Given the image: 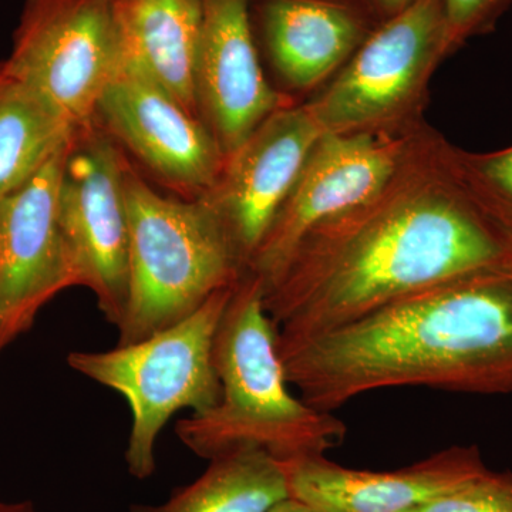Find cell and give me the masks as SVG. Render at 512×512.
<instances>
[{
  "instance_id": "1",
  "label": "cell",
  "mask_w": 512,
  "mask_h": 512,
  "mask_svg": "<svg viewBox=\"0 0 512 512\" xmlns=\"http://www.w3.org/2000/svg\"><path fill=\"white\" fill-rule=\"evenodd\" d=\"M370 205L312 231L264 289L279 340L312 338L417 293L512 269V235L480 204L436 194Z\"/></svg>"
},
{
  "instance_id": "2",
  "label": "cell",
  "mask_w": 512,
  "mask_h": 512,
  "mask_svg": "<svg viewBox=\"0 0 512 512\" xmlns=\"http://www.w3.org/2000/svg\"><path fill=\"white\" fill-rule=\"evenodd\" d=\"M286 379L333 413L392 387L512 392V269L390 303L312 338L279 340Z\"/></svg>"
},
{
  "instance_id": "3",
  "label": "cell",
  "mask_w": 512,
  "mask_h": 512,
  "mask_svg": "<svg viewBox=\"0 0 512 512\" xmlns=\"http://www.w3.org/2000/svg\"><path fill=\"white\" fill-rule=\"evenodd\" d=\"M221 397L212 409L178 421L175 434L195 456L255 447L278 460L325 454L346 436L333 413L313 409L289 390L278 328L266 312L264 285L251 271L239 279L214 342Z\"/></svg>"
},
{
  "instance_id": "4",
  "label": "cell",
  "mask_w": 512,
  "mask_h": 512,
  "mask_svg": "<svg viewBox=\"0 0 512 512\" xmlns=\"http://www.w3.org/2000/svg\"><path fill=\"white\" fill-rule=\"evenodd\" d=\"M124 187L130 278L117 345L180 322L248 272L220 217L200 198L164 197L128 165Z\"/></svg>"
},
{
  "instance_id": "5",
  "label": "cell",
  "mask_w": 512,
  "mask_h": 512,
  "mask_svg": "<svg viewBox=\"0 0 512 512\" xmlns=\"http://www.w3.org/2000/svg\"><path fill=\"white\" fill-rule=\"evenodd\" d=\"M232 291L214 293L187 318L140 342L67 356L74 372L126 399L131 430L124 460L137 480L156 471L157 440L174 414L207 412L220 400L214 342Z\"/></svg>"
},
{
  "instance_id": "6",
  "label": "cell",
  "mask_w": 512,
  "mask_h": 512,
  "mask_svg": "<svg viewBox=\"0 0 512 512\" xmlns=\"http://www.w3.org/2000/svg\"><path fill=\"white\" fill-rule=\"evenodd\" d=\"M121 63L113 0H28L3 62L79 128Z\"/></svg>"
},
{
  "instance_id": "7",
  "label": "cell",
  "mask_w": 512,
  "mask_h": 512,
  "mask_svg": "<svg viewBox=\"0 0 512 512\" xmlns=\"http://www.w3.org/2000/svg\"><path fill=\"white\" fill-rule=\"evenodd\" d=\"M127 164L113 138L79 128L59 190V221L79 286L90 289L104 319L119 326L128 301Z\"/></svg>"
},
{
  "instance_id": "8",
  "label": "cell",
  "mask_w": 512,
  "mask_h": 512,
  "mask_svg": "<svg viewBox=\"0 0 512 512\" xmlns=\"http://www.w3.org/2000/svg\"><path fill=\"white\" fill-rule=\"evenodd\" d=\"M70 146L0 198V353L32 329L46 303L79 286L59 221L60 181Z\"/></svg>"
},
{
  "instance_id": "9",
  "label": "cell",
  "mask_w": 512,
  "mask_h": 512,
  "mask_svg": "<svg viewBox=\"0 0 512 512\" xmlns=\"http://www.w3.org/2000/svg\"><path fill=\"white\" fill-rule=\"evenodd\" d=\"M394 168L392 148L367 134L323 133L248 271L268 288L312 231L373 204Z\"/></svg>"
},
{
  "instance_id": "10",
  "label": "cell",
  "mask_w": 512,
  "mask_h": 512,
  "mask_svg": "<svg viewBox=\"0 0 512 512\" xmlns=\"http://www.w3.org/2000/svg\"><path fill=\"white\" fill-rule=\"evenodd\" d=\"M447 49L441 0H413L367 37L309 110L323 133H348L383 119L409 99L434 57Z\"/></svg>"
},
{
  "instance_id": "11",
  "label": "cell",
  "mask_w": 512,
  "mask_h": 512,
  "mask_svg": "<svg viewBox=\"0 0 512 512\" xmlns=\"http://www.w3.org/2000/svg\"><path fill=\"white\" fill-rule=\"evenodd\" d=\"M322 134L308 106L275 111L225 157L218 180L198 197L220 217L247 266Z\"/></svg>"
},
{
  "instance_id": "12",
  "label": "cell",
  "mask_w": 512,
  "mask_h": 512,
  "mask_svg": "<svg viewBox=\"0 0 512 512\" xmlns=\"http://www.w3.org/2000/svg\"><path fill=\"white\" fill-rule=\"evenodd\" d=\"M96 120L171 187L198 198L220 177L225 154L210 128L127 64L101 94Z\"/></svg>"
},
{
  "instance_id": "13",
  "label": "cell",
  "mask_w": 512,
  "mask_h": 512,
  "mask_svg": "<svg viewBox=\"0 0 512 512\" xmlns=\"http://www.w3.org/2000/svg\"><path fill=\"white\" fill-rule=\"evenodd\" d=\"M198 47V110L225 157L262 121L282 109V97L269 86L256 55L249 0H201Z\"/></svg>"
},
{
  "instance_id": "14",
  "label": "cell",
  "mask_w": 512,
  "mask_h": 512,
  "mask_svg": "<svg viewBox=\"0 0 512 512\" xmlns=\"http://www.w3.org/2000/svg\"><path fill=\"white\" fill-rule=\"evenodd\" d=\"M289 495L316 512H409L487 470L480 448L453 446L392 471L356 470L325 454L282 461Z\"/></svg>"
},
{
  "instance_id": "15",
  "label": "cell",
  "mask_w": 512,
  "mask_h": 512,
  "mask_svg": "<svg viewBox=\"0 0 512 512\" xmlns=\"http://www.w3.org/2000/svg\"><path fill=\"white\" fill-rule=\"evenodd\" d=\"M123 64L197 116L201 0H113Z\"/></svg>"
},
{
  "instance_id": "16",
  "label": "cell",
  "mask_w": 512,
  "mask_h": 512,
  "mask_svg": "<svg viewBox=\"0 0 512 512\" xmlns=\"http://www.w3.org/2000/svg\"><path fill=\"white\" fill-rule=\"evenodd\" d=\"M262 22L276 69L302 89L329 76L363 36L355 12L329 0H269Z\"/></svg>"
},
{
  "instance_id": "17",
  "label": "cell",
  "mask_w": 512,
  "mask_h": 512,
  "mask_svg": "<svg viewBox=\"0 0 512 512\" xmlns=\"http://www.w3.org/2000/svg\"><path fill=\"white\" fill-rule=\"evenodd\" d=\"M288 497L282 461L261 448L242 447L211 458L197 480L164 503L137 504L128 512H266Z\"/></svg>"
},
{
  "instance_id": "18",
  "label": "cell",
  "mask_w": 512,
  "mask_h": 512,
  "mask_svg": "<svg viewBox=\"0 0 512 512\" xmlns=\"http://www.w3.org/2000/svg\"><path fill=\"white\" fill-rule=\"evenodd\" d=\"M79 127L0 63V198L72 143Z\"/></svg>"
},
{
  "instance_id": "19",
  "label": "cell",
  "mask_w": 512,
  "mask_h": 512,
  "mask_svg": "<svg viewBox=\"0 0 512 512\" xmlns=\"http://www.w3.org/2000/svg\"><path fill=\"white\" fill-rule=\"evenodd\" d=\"M409 512H512L511 471L487 470Z\"/></svg>"
},
{
  "instance_id": "20",
  "label": "cell",
  "mask_w": 512,
  "mask_h": 512,
  "mask_svg": "<svg viewBox=\"0 0 512 512\" xmlns=\"http://www.w3.org/2000/svg\"><path fill=\"white\" fill-rule=\"evenodd\" d=\"M474 180L485 192L478 202L512 235V148L471 163Z\"/></svg>"
},
{
  "instance_id": "21",
  "label": "cell",
  "mask_w": 512,
  "mask_h": 512,
  "mask_svg": "<svg viewBox=\"0 0 512 512\" xmlns=\"http://www.w3.org/2000/svg\"><path fill=\"white\" fill-rule=\"evenodd\" d=\"M507 2L508 0H441L448 49L467 37L490 28Z\"/></svg>"
},
{
  "instance_id": "22",
  "label": "cell",
  "mask_w": 512,
  "mask_h": 512,
  "mask_svg": "<svg viewBox=\"0 0 512 512\" xmlns=\"http://www.w3.org/2000/svg\"><path fill=\"white\" fill-rule=\"evenodd\" d=\"M266 512H316L311 507L303 504L302 501L296 500V498L289 495L285 500L279 501L274 507L269 508Z\"/></svg>"
},
{
  "instance_id": "23",
  "label": "cell",
  "mask_w": 512,
  "mask_h": 512,
  "mask_svg": "<svg viewBox=\"0 0 512 512\" xmlns=\"http://www.w3.org/2000/svg\"><path fill=\"white\" fill-rule=\"evenodd\" d=\"M372 2L375 3L376 8L382 10L384 15H387V18H390L407 8L413 0H372Z\"/></svg>"
},
{
  "instance_id": "24",
  "label": "cell",
  "mask_w": 512,
  "mask_h": 512,
  "mask_svg": "<svg viewBox=\"0 0 512 512\" xmlns=\"http://www.w3.org/2000/svg\"><path fill=\"white\" fill-rule=\"evenodd\" d=\"M0 512H40L36 510L35 505L26 501V503H0Z\"/></svg>"
}]
</instances>
